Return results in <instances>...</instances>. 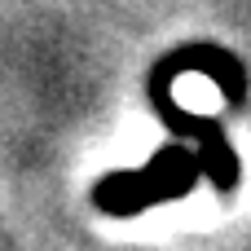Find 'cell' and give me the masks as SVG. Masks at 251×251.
<instances>
[{"label": "cell", "mask_w": 251, "mask_h": 251, "mask_svg": "<svg viewBox=\"0 0 251 251\" xmlns=\"http://www.w3.org/2000/svg\"><path fill=\"white\" fill-rule=\"evenodd\" d=\"M194 176V159L185 150H163L154 154V163L141 172V176H128V172H115L106 176L93 199L101 212H115V216H128V212H141L146 203H159V199H176Z\"/></svg>", "instance_id": "obj_1"}]
</instances>
